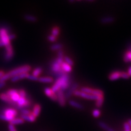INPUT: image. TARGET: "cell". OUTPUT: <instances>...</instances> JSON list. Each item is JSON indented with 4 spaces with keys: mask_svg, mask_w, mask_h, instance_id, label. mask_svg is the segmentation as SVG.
I'll list each match as a JSON object with an SVG mask.
<instances>
[{
    "mask_svg": "<svg viewBox=\"0 0 131 131\" xmlns=\"http://www.w3.org/2000/svg\"><path fill=\"white\" fill-rule=\"evenodd\" d=\"M124 61L125 62H131V51H127L125 53L124 55Z\"/></svg>",
    "mask_w": 131,
    "mask_h": 131,
    "instance_id": "25",
    "label": "cell"
},
{
    "mask_svg": "<svg viewBox=\"0 0 131 131\" xmlns=\"http://www.w3.org/2000/svg\"><path fill=\"white\" fill-rule=\"evenodd\" d=\"M5 74V72L4 71H2V70H0V79L1 78L3 77V75Z\"/></svg>",
    "mask_w": 131,
    "mask_h": 131,
    "instance_id": "40",
    "label": "cell"
},
{
    "mask_svg": "<svg viewBox=\"0 0 131 131\" xmlns=\"http://www.w3.org/2000/svg\"><path fill=\"white\" fill-rule=\"evenodd\" d=\"M20 113L21 115H29L32 114V111L28 109L27 108H22L19 110Z\"/></svg>",
    "mask_w": 131,
    "mask_h": 131,
    "instance_id": "29",
    "label": "cell"
},
{
    "mask_svg": "<svg viewBox=\"0 0 131 131\" xmlns=\"http://www.w3.org/2000/svg\"><path fill=\"white\" fill-rule=\"evenodd\" d=\"M25 122V121L23 120L21 117H15V118L10 122V124L13 125H18L23 124Z\"/></svg>",
    "mask_w": 131,
    "mask_h": 131,
    "instance_id": "21",
    "label": "cell"
},
{
    "mask_svg": "<svg viewBox=\"0 0 131 131\" xmlns=\"http://www.w3.org/2000/svg\"><path fill=\"white\" fill-rule=\"evenodd\" d=\"M74 1H75V0H69V1L70 2H71V3L74 2Z\"/></svg>",
    "mask_w": 131,
    "mask_h": 131,
    "instance_id": "44",
    "label": "cell"
},
{
    "mask_svg": "<svg viewBox=\"0 0 131 131\" xmlns=\"http://www.w3.org/2000/svg\"><path fill=\"white\" fill-rule=\"evenodd\" d=\"M56 95L57 97V102L61 107H64L66 104L67 99L66 98L64 92L62 90H60L59 91L56 92Z\"/></svg>",
    "mask_w": 131,
    "mask_h": 131,
    "instance_id": "9",
    "label": "cell"
},
{
    "mask_svg": "<svg viewBox=\"0 0 131 131\" xmlns=\"http://www.w3.org/2000/svg\"><path fill=\"white\" fill-rule=\"evenodd\" d=\"M77 1H81V0H77Z\"/></svg>",
    "mask_w": 131,
    "mask_h": 131,
    "instance_id": "47",
    "label": "cell"
},
{
    "mask_svg": "<svg viewBox=\"0 0 131 131\" xmlns=\"http://www.w3.org/2000/svg\"><path fill=\"white\" fill-rule=\"evenodd\" d=\"M124 127L125 131H131V128L127 122H126L124 124Z\"/></svg>",
    "mask_w": 131,
    "mask_h": 131,
    "instance_id": "36",
    "label": "cell"
},
{
    "mask_svg": "<svg viewBox=\"0 0 131 131\" xmlns=\"http://www.w3.org/2000/svg\"><path fill=\"white\" fill-rule=\"evenodd\" d=\"M53 81V78L51 77H42L38 78V81L42 83H52Z\"/></svg>",
    "mask_w": 131,
    "mask_h": 131,
    "instance_id": "16",
    "label": "cell"
},
{
    "mask_svg": "<svg viewBox=\"0 0 131 131\" xmlns=\"http://www.w3.org/2000/svg\"><path fill=\"white\" fill-rule=\"evenodd\" d=\"M120 78L122 79H128L129 78V76L127 72H120Z\"/></svg>",
    "mask_w": 131,
    "mask_h": 131,
    "instance_id": "32",
    "label": "cell"
},
{
    "mask_svg": "<svg viewBox=\"0 0 131 131\" xmlns=\"http://www.w3.org/2000/svg\"><path fill=\"white\" fill-rule=\"evenodd\" d=\"M28 75H29V73H24L19 74L16 75L12 77L10 79V81L12 82H13V83H15V82L18 81L22 79H26Z\"/></svg>",
    "mask_w": 131,
    "mask_h": 131,
    "instance_id": "11",
    "label": "cell"
},
{
    "mask_svg": "<svg viewBox=\"0 0 131 131\" xmlns=\"http://www.w3.org/2000/svg\"><path fill=\"white\" fill-rule=\"evenodd\" d=\"M63 46L61 43H55L52 44L50 47V49L52 51H59L61 49H62Z\"/></svg>",
    "mask_w": 131,
    "mask_h": 131,
    "instance_id": "22",
    "label": "cell"
},
{
    "mask_svg": "<svg viewBox=\"0 0 131 131\" xmlns=\"http://www.w3.org/2000/svg\"><path fill=\"white\" fill-rule=\"evenodd\" d=\"M10 30L8 27H2L0 28V40L3 43L4 47L10 44L11 41L9 38V34Z\"/></svg>",
    "mask_w": 131,
    "mask_h": 131,
    "instance_id": "3",
    "label": "cell"
},
{
    "mask_svg": "<svg viewBox=\"0 0 131 131\" xmlns=\"http://www.w3.org/2000/svg\"><path fill=\"white\" fill-rule=\"evenodd\" d=\"M10 97L12 101H13L14 102H15V103H16L20 97L19 94L18 93V90H17V91H16L15 93L13 94V95L10 96Z\"/></svg>",
    "mask_w": 131,
    "mask_h": 131,
    "instance_id": "28",
    "label": "cell"
},
{
    "mask_svg": "<svg viewBox=\"0 0 131 131\" xmlns=\"http://www.w3.org/2000/svg\"><path fill=\"white\" fill-rule=\"evenodd\" d=\"M127 73H128V74L129 75V77H131V66H130V67L128 68Z\"/></svg>",
    "mask_w": 131,
    "mask_h": 131,
    "instance_id": "41",
    "label": "cell"
},
{
    "mask_svg": "<svg viewBox=\"0 0 131 131\" xmlns=\"http://www.w3.org/2000/svg\"><path fill=\"white\" fill-rule=\"evenodd\" d=\"M43 71V69L40 67H38L36 68L34 71L32 72V75H34L36 77H39V76L41 74Z\"/></svg>",
    "mask_w": 131,
    "mask_h": 131,
    "instance_id": "26",
    "label": "cell"
},
{
    "mask_svg": "<svg viewBox=\"0 0 131 131\" xmlns=\"http://www.w3.org/2000/svg\"><path fill=\"white\" fill-rule=\"evenodd\" d=\"M18 90V93H19L20 97L26 98V96H27L28 93H27V92L25 91V90L23 89H20Z\"/></svg>",
    "mask_w": 131,
    "mask_h": 131,
    "instance_id": "31",
    "label": "cell"
},
{
    "mask_svg": "<svg viewBox=\"0 0 131 131\" xmlns=\"http://www.w3.org/2000/svg\"><path fill=\"white\" fill-rule=\"evenodd\" d=\"M73 95H74L77 97H80L83 98H85V99H87L89 100H95L96 101L98 97L100 96H97L96 95H91V94H88L86 93H85L83 92H81L79 90H77L74 93Z\"/></svg>",
    "mask_w": 131,
    "mask_h": 131,
    "instance_id": "7",
    "label": "cell"
},
{
    "mask_svg": "<svg viewBox=\"0 0 131 131\" xmlns=\"http://www.w3.org/2000/svg\"><path fill=\"white\" fill-rule=\"evenodd\" d=\"M14 56V49L11 43L5 46V52L3 55V59L6 62H10L13 59Z\"/></svg>",
    "mask_w": 131,
    "mask_h": 131,
    "instance_id": "4",
    "label": "cell"
},
{
    "mask_svg": "<svg viewBox=\"0 0 131 131\" xmlns=\"http://www.w3.org/2000/svg\"><path fill=\"white\" fill-rule=\"evenodd\" d=\"M0 100L2 101L3 102H5V103H7L8 104L13 106V107L16 109V108H17V104L12 100L10 97L8 96L6 92L0 93Z\"/></svg>",
    "mask_w": 131,
    "mask_h": 131,
    "instance_id": "8",
    "label": "cell"
},
{
    "mask_svg": "<svg viewBox=\"0 0 131 131\" xmlns=\"http://www.w3.org/2000/svg\"><path fill=\"white\" fill-rule=\"evenodd\" d=\"M64 56L65 55L64 54V51L62 50V49H61V50L57 51V57L63 59Z\"/></svg>",
    "mask_w": 131,
    "mask_h": 131,
    "instance_id": "33",
    "label": "cell"
},
{
    "mask_svg": "<svg viewBox=\"0 0 131 131\" xmlns=\"http://www.w3.org/2000/svg\"><path fill=\"white\" fill-rule=\"evenodd\" d=\"M86 1H89V2H93L95 0H86Z\"/></svg>",
    "mask_w": 131,
    "mask_h": 131,
    "instance_id": "45",
    "label": "cell"
},
{
    "mask_svg": "<svg viewBox=\"0 0 131 131\" xmlns=\"http://www.w3.org/2000/svg\"><path fill=\"white\" fill-rule=\"evenodd\" d=\"M127 122H128V124L129 125L130 128H131V119H128L127 121Z\"/></svg>",
    "mask_w": 131,
    "mask_h": 131,
    "instance_id": "42",
    "label": "cell"
},
{
    "mask_svg": "<svg viewBox=\"0 0 131 131\" xmlns=\"http://www.w3.org/2000/svg\"><path fill=\"white\" fill-rule=\"evenodd\" d=\"M60 34V28L58 26H54L52 28L51 31V35L55 36V37H57Z\"/></svg>",
    "mask_w": 131,
    "mask_h": 131,
    "instance_id": "23",
    "label": "cell"
},
{
    "mask_svg": "<svg viewBox=\"0 0 131 131\" xmlns=\"http://www.w3.org/2000/svg\"><path fill=\"white\" fill-rule=\"evenodd\" d=\"M25 20L30 22H36L37 21V18L36 16L31 14H25L24 16Z\"/></svg>",
    "mask_w": 131,
    "mask_h": 131,
    "instance_id": "20",
    "label": "cell"
},
{
    "mask_svg": "<svg viewBox=\"0 0 131 131\" xmlns=\"http://www.w3.org/2000/svg\"><path fill=\"white\" fill-rule=\"evenodd\" d=\"M6 85V82H0V90L5 87Z\"/></svg>",
    "mask_w": 131,
    "mask_h": 131,
    "instance_id": "39",
    "label": "cell"
},
{
    "mask_svg": "<svg viewBox=\"0 0 131 131\" xmlns=\"http://www.w3.org/2000/svg\"><path fill=\"white\" fill-rule=\"evenodd\" d=\"M31 69V67L30 65L25 64L21 66L15 68L12 70L5 73V74L0 79V82H6L7 80L10 79L12 77L19 74L24 73H28Z\"/></svg>",
    "mask_w": 131,
    "mask_h": 131,
    "instance_id": "1",
    "label": "cell"
},
{
    "mask_svg": "<svg viewBox=\"0 0 131 131\" xmlns=\"http://www.w3.org/2000/svg\"><path fill=\"white\" fill-rule=\"evenodd\" d=\"M48 40L50 42H54L57 40V38L52 35H50L48 36Z\"/></svg>",
    "mask_w": 131,
    "mask_h": 131,
    "instance_id": "35",
    "label": "cell"
},
{
    "mask_svg": "<svg viewBox=\"0 0 131 131\" xmlns=\"http://www.w3.org/2000/svg\"><path fill=\"white\" fill-rule=\"evenodd\" d=\"M114 18L113 16H105L101 19V23L103 24H108L114 21Z\"/></svg>",
    "mask_w": 131,
    "mask_h": 131,
    "instance_id": "18",
    "label": "cell"
},
{
    "mask_svg": "<svg viewBox=\"0 0 131 131\" xmlns=\"http://www.w3.org/2000/svg\"><path fill=\"white\" fill-rule=\"evenodd\" d=\"M63 61L65 62L66 63L70 65L71 66L73 67L74 65V62L73 60L70 57L68 56H64L63 58Z\"/></svg>",
    "mask_w": 131,
    "mask_h": 131,
    "instance_id": "27",
    "label": "cell"
},
{
    "mask_svg": "<svg viewBox=\"0 0 131 131\" xmlns=\"http://www.w3.org/2000/svg\"><path fill=\"white\" fill-rule=\"evenodd\" d=\"M44 92L45 95L50 98L51 101L54 102H57V97L56 93L53 91L51 88H46L44 89Z\"/></svg>",
    "mask_w": 131,
    "mask_h": 131,
    "instance_id": "10",
    "label": "cell"
},
{
    "mask_svg": "<svg viewBox=\"0 0 131 131\" xmlns=\"http://www.w3.org/2000/svg\"><path fill=\"white\" fill-rule=\"evenodd\" d=\"M20 117L25 121H26L29 122H34L36 120V117L33 115L32 114L29 115H21Z\"/></svg>",
    "mask_w": 131,
    "mask_h": 131,
    "instance_id": "15",
    "label": "cell"
},
{
    "mask_svg": "<svg viewBox=\"0 0 131 131\" xmlns=\"http://www.w3.org/2000/svg\"><path fill=\"white\" fill-rule=\"evenodd\" d=\"M18 110L13 108H4L0 110V120L10 122L18 116Z\"/></svg>",
    "mask_w": 131,
    "mask_h": 131,
    "instance_id": "2",
    "label": "cell"
},
{
    "mask_svg": "<svg viewBox=\"0 0 131 131\" xmlns=\"http://www.w3.org/2000/svg\"><path fill=\"white\" fill-rule=\"evenodd\" d=\"M92 115V116L95 118L99 117L101 115V110L98 109H95L94 110H93Z\"/></svg>",
    "mask_w": 131,
    "mask_h": 131,
    "instance_id": "30",
    "label": "cell"
},
{
    "mask_svg": "<svg viewBox=\"0 0 131 131\" xmlns=\"http://www.w3.org/2000/svg\"><path fill=\"white\" fill-rule=\"evenodd\" d=\"M129 51H131V45H130V47H129Z\"/></svg>",
    "mask_w": 131,
    "mask_h": 131,
    "instance_id": "46",
    "label": "cell"
},
{
    "mask_svg": "<svg viewBox=\"0 0 131 131\" xmlns=\"http://www.w3.org/2000/svg\"><path fill=\"white\" fill-rule=\"evenodd\" d=\"M68 104H69V105L71 106L72 107L76 108V109H79V110H83L84 108V106L81 103H79V102H78L74 100H68Z\"/></svg>",
    "mask_w": 131,
    "mask_h": 131,
    "instance_id": "13",
    "label": "cell"
},
{
    "mask_svg": "<svg viewBox=\"0 0 131 131\" xmlns=\"http://www.w3.org/2000/svg\"><path fill=\"white\" fill-rule=\"evenodd\" d=\"M61 67H62L63 70L67 73L69 74L72 71V67L64 62V61L61 64Z\"/></svg>",
    "mask_w": 131,
    "mask_h": 131,
    "instance_id": "19",
    "label": "cell"
},
{
    "mask_svg": "<svg viewBox=\"0 0 131 131\" xmlns=\"http://www.w3.org/2000/svg\"><path fill=\"white\" fill-rule=\"evenodd\" d=\"M81 92L86 93L91 95H96L97 96H104V92L100 89H94L88 87H83L80 89Z\"/></svg>",
    "mask_w": 131,
    "mask_h": 131,
    "instance_id": "5",
    "label": "cell"
},
{
    "mask_svg": "<svg viewBox=\"0 0 131 131\" xmlns=\"http://www.w3.org/2000/svg\"><path fill=\"white\" fill-rule=\"evenodd\" d=\"M98 124L102 129H103L105 131H115L103 121H99Z\"/></svg>",
    "mask_w": 131,
    "mask_h": 131,
    "instance_id": "17",
    "label": "cell"
},
{
    "mask_svg": "<svg viewBox=\"0 0 131 131\" xmlns=\"http://www.w3.org/2000/svg\"><path fill=\"white\" fill-rule=\"evenodd\" d=\"M79 86V85L77 82H73V83H72L70 86L66 91V92L64 93L65 97L67 100H69L70 99V98L72 97V95H73L74 93L76 90H78Z\"/></svg>",
    "mask_w": 131,
    "mask_h": 131,
    "instance_id": "6",
    "label": "cell"
},
{
    "mask_svg": "<svg viewBox=\"0 0 131 131\" xmlns=\"http://www.w3.org/2000/svg\"><path fill=\"white\" fill-rule=\"evenodd\" d=\"M109 79L111 81H115L120 78V71H114L110 74L109 75Z\"/></svg>",
    "mask_w": 131,
    "mask_h": 131,
    "instance_id": "14",
    "label": "cell"
},
{
    "mask_svg": "<svg viewBox=\"0 0 131 131\" xmlns=\"http://www.w3.org/2000/svg\"><path fill=\"white\" fill-rule=\"evenodd\" d=\"M38 78H39V77H36L34 75H33L32 74V75L30 74L27 78V79H29L30 80H32V81H38Z\"/></svg>",
    "mask_w": 131,
    "mask_h": 131,
    "instance_id": "34",
    "label": "cell"
},
{
    "mask_svg": "<svg viewBox=\"0 0 131 131\" xmlns=\"http://www.w3.org/2000/svg\"><path fill=\"white\" fill-rule=\"evenodd\" d=\"M41 110H42V106H41V105L38 103H36L34 104V107H33L32 114L33 115L37 118L39 116Z\"/></svg>",
    "mask_w": 131,
    "mask_h": 131,
    "instance_id": "12",
    "label": "cell"
},
{
    "mask_svg": "<svg viewBox=\"0 0 131 131\" xmlns=\"http://www.w3.org/2000/svg\"><path fill=\"white\" fill-rule=\"evenodd\" d=\"M8 129H9V131H17L14 126L10 124L8 125Z\"/></svg>",
    "mask_w": 131,
    "mask_h": 131,
    "instance_id": "38",
    "label": "cell"
},
{
    "mask_svg": "<svg viewBox=\"0 0 131 131\" xmlns=\"http://www.w3.org/2000/svg\"><path fill=\"white\" fill-rule=\"evenodd\" d=\"M104 96H101L98 97V99L96 101V106L97 108H101L104 103Z\"/></svg>",
    "mask_w": 131,
    "mask_h": 131,
    "instance_id": "24",
    "label": "cell"
},
{
    "mask_svg": "<svg viewBox=\"0 0 131 131\" xmlns=\"http://www.w3.org/2000/svg\"><path fill=\"white\" fill-rule=\"evenodd\" d=\"M4 47V45L1 41L0 40V47Z\"/></svg>",
    "mask_w": 131,
    "mask_h": 131,
    "instance_id": "43",
    "label": "cell"
},
{
    "mask_svg": "<svg viewBox=\"0 0 131 131\" xmlns=\"http://www.w3.org/2000/svg\"><path fill=\"white\" fill-rule=\"evenodd\" d=\"M9 38L10 41L13 40L16 38V35L15 34H13V33H10L9 34Z\"/></svg>",
    "mask_w": 131,
    "mask_h": 131,
    "instance_id": "37",
    "label": "cell"
}]
</instances>
